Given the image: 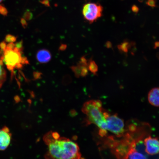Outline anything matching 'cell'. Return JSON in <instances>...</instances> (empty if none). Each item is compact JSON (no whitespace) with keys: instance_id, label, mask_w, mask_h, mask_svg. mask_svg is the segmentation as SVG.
<instances>
[{"instance_id":"4","label":"cell","mask_w":159,"mask_h":159,"mask_svg":"<svg viewBox=\"0 0 159 159\" xmlns=\"http://www.w3.org/2000/svg\"><path fill=\"white\" fill-rule=\"evenodd\" d=\"M104 115L106 119L107 131H110L118 137L124 136L125 129L123 120L117 114L111 115L105 110Z\"/></svg>"},{"instance_id":"2","label":"cell","mask_w":159,"mask_h":159,"mask_svg":"<svg viewBox=\"0 0 159 159\" xmlns=\"http://www.w3.org/2000/svg\"><path fill=\"white\" fill-rule=\"evenodd\" d=\"M82 111L87 115L86 124H94L100 130L107 132L106 122L104 115L105 110L99 100H90L84 103Z\"/></svg>"},{"instance_id":"13","label":"cell","mask_w":159,"mask_h":159,"mask_svg":"<svg viewBox=\"0 0 159 159\" xmlns=\"http://www.w3.org/2000/svg\"><path fill=\"white\" fill-rule=\"evenodd\" d=\"M71 69L72 71L74 72L76 77L79 78L81 77V72L82 68L79 66L78 65L73 66L71 67Z\"/></svg>"},{"instance_id":"12","label":"cell","mask_w":159,"mask_h":159,"mask_svg":"<svg viewBox=\"0 0 159 159\" xmlns=\"http://www.w3.org/2000/svg\"><path fill=\"white\" fill-rule=\"evenodd\" d=\"M88 67L89 70L94 75H96L98 72V66L94 60H90L88 63Z\"/></svg>"},{"instance_id":"14","label":"cell","mask_w":159,"mask_h":159,"mask_svg":"<svg viewBox=\"0 0 159 159\" xmlns=\"http://www.w3.org/2000/svg\"><path fill=\"white\" fill-rule=\"evenodd\" d=\"M33 14L29 10H27L24 13L23 18L26 20L29 21L32 19L33 18Z\"/></svg>"},{"instance_id":"9","label":"cell","mask_w":159,"mask_h":159,"mask_svg":"<svg viewBox=\"0 0 159 159\" xmlns=\"http://www.w3.org/2000/svg\"><path fill=\"white\" fill-rule=\"evenodd\" d=\"M52 58V55L49 51L46 49L39 50L36 54L38 61L41 63H46L49 62Z\"/></svg>"},{"instance_id":"11","label":"cell","mask_w":159,"mask_h":159,"mask_svg":"<svg viewBox=\"0 0 159 159\" xmlns=\"http://www.w3.org/2000/svg\"><path fill=\"white\" fill-rule=\"evenodd\" d=\"M130 150L129 154V159H147L146 157L142 154L137 151L134 148L135 141Z\"/></svg>"},{"instance_id":"26","label":"cell","mask_w":159,"mask_h":159,"mask_svg":"<svg viewBox=\"0 0 159 159\" xmlns=\"http://www.w3.org/2000/svg\"><path fill=\"white\" fill-rule=\"evenodd\" d=\"M3 1V0H0V3H1Z\"/></svg>"},{"instance_id":"18","label":"cell","mask_w":159,"mask_h":159,"mask_svg":"<svg viewBox=\"0 0 159 159\" xmlns=\"http://www.w3.org/2000/svg\"><path fill=\"white\" fill-rule=\"evenodd\" d=\"M16 38L14 36L11 35H8L6 37V41L7 42H13L15 41Z\"/></svg>"},{"instance_id":"23","label":"cell","mask_w":159,"mask_h":159,"mask_svg":"<svg viewBox=\"0 0 159 159\" xmlns=\"http://www.w3.org/2000/svg\"><path fill=\"white\" fill-rule=\"evenodd\" d=\"M67 46L66 44H62L60 45L59 47V50L60 51H64L66 49Z\"/></svg>"},{"instance_id":"7","label":"cell","mask_w":159,"mask_h":159,"mask_svg":"<svg viewBox=\"0 0 159 159\" xmlns=\"http://www.w3.org/2000/svg\"><path fill=\"white\" fill-rule=\"evenodd\" d=\"M11 135L7 127H5L0 129V150H4L9 146Z\"/></svg>"},{"instance_id":"1","label":"cell","mask_w":159,"mask_h":159,"mask_svg":"<svg viewBox=\"0 0 159 159\" xmlns=\"http://www.w3.org/2000/svg\"><path fill=\"white\" fill-rule=\"evenodd\" d=\"M44 141L49 146L46 159H80L81 154L76 143L65 138L53 139L52 133L45 135Z\"/></svg>"},{"instance_id":"15","label":"cell","mask_w":159,"mask_h":159,"mask_svg":"<svg viewBox=\"0 0 159 159\" xmlns=\"http://www.w3.org/2000/svg\"><path fill=\"white\" fill-rule=\"evenodd\" d=\"M8 10L4 5H0V14L3 15V16H6L8 15Z\"/></svg>"},{"instance_id":"27","label":"cell","mask_w":159,"mask_h":159,"mask_svg":"<svg viewBox=\"0 0 159 159\" xmlns=\"http://www.w3.org/2000/svg\"><path fill=\"white\" fill-rule=\"evenodd\" d=\"M81 158V159H84V158Z\"/></svg>"},{"instance_id":"25","label":"cell","mask_w":159,"mask_h":159,"mask_svg":"<svg viewBox=\"0 0 159 159\" xmlns=\"http://www.w3.org/2000/svg\"><path fill=\"white\" fill-rule=\"evenodd\" d=\"M63 81H64L63 83H65L66 81H67L66 84H68V83L70 82V77L67 76L66 77H65V79L63 80Z\"/></svg>"},{"instance_id":"16","label":"cell","mask_w":159,"mask_h":159,"mask_svg":"<svg viewBox=\"0 0 159 159\" xmlns=\"http://www.w3.org/2000/svg\"><path fill=\"white\" fill-rule=\"evenodd\" d=\"M146 4L151 8H156L157 7L156 0H147Z\"/></svg>"},{"instance_id":"19","label":"cell","mask_w":159,"mask_h":159,"mask_svg":"<svg viewBox=\"0 0 159 159\" xmlns=\"http://www.w3.org/2000/svg\"><path fill=\"white\" fill-rule=\"evenodd\" d=\"M39 2L46 7H50L49 0H41L39 1Z\"/></svg>"},{"instance_id":"21","label":"cell","mask_w":159,"mask_h":159,"mask_svg":"<svg viewBox=\"0 0 159 159\" xmlns=\"http://www.w3.org/2000/svg\"><path fill=\"white\" fill-rule=\"evenodd\" d=\"M21 22L22 25L24 28H25L27 26V23L26 20L23 18L21 19Z\"/></svg>"},{"instance_id":"3","label":"cell","mask_w":159,"mask_h":159,"mask_svg":"<svg viewBox=\"0 0 159 159\" xmlns=\"http://www.w3.org/2000/svg\"><path fill=\"white\" fill-rule=\"evenodd\" d=\"M22 50L13 42H10L3 50V61L8 70L13 71L15 68H21L23 64L29 63L26 58L22 57Z\"/></svg>"},{"instance_id":"22","label":"cell","mask_w":159,"mask_h":159,"mask_svg":"<svg viewBox=\"0 0 159 159\" xmlns=\"http://www.w3.org/2000/svg\"><path fill=\"white\" fill-rule=\"evenodd\" d=\"M52 135L53 139L55 140H57L60 138V136L59 134L57 132H52Z\"/></svg>"},{"instance_id":"8","label":"cell","mask_w":159,"mask_h":159,"mask_svg":"<svg viewBox=\"0 0 159 159\" xmlns=\"http://www.w3.org/2000/svg\"><path fill=\"white\" fill-rule=\"evenodd\" d=\"M148 100L150 104L153 106L159 107V88L152 89L148 93Z\"/></svg>"},{"instance_id":"10","label":"cell","mask_w":159,"mask_h":159,"mask_svg":"<svg viewBox=\"0 0 159 159\" xmlns=\"http://www.w3.org/2000/svg\"><path fill=\"white\" fill-rule=\"evenodd\" d=\"M6 79V72L3 65V55L0 51V88L3 85Z\"/></svg>"},{"instance_id":"20","label":"cell","mask_w":159,"mask_h":159,"mask_svg":"<svg viewBox=\"0 0 159 159\" xmlns=\"http://www.w3.org/2000/svg\"><path fill=\"white\" fill-rule=\"evenodd\" d=\"M131 9H132L133 12L134 13L137 14L139 12V8L137 6H136V5H133Z\"/></svg>"},{"instance_id":"24","label":"cell","mask_w":159,"mask_h":159,"mask_svg":"<svg viewBox=\"0 0 159 159\" xmlns=\"http://www.w3.org/2000/svg\"><path fill=\"white\" fill-rule=\"evenodd\" d=\"M34 76L36 79H39L41 76V73L39 72H35L34 73Z\"/></svg>"},{"instance_id":"5","label":"cell","mask_w":159,"mask_h":159,"mask_svg":"<svg viewBox=\"0 0 159 159\" xmlns=\"http://www.w3.org/2000/svg\"><path fill=\"white\" fill-rule=\"evenodd\" d=\"M103 10V6L100 4L88 3L83 7L82 14L85 19L92 24L101 17Z\"/></svg>"},{"instance_id":"28","label":"cell","mask_w":159,"mask_h":159,"mask_svg":"<svg viewBox=\"0 0 159 159\" xmlns=\"http://www.w3.org/2000/svg\"><path fill=\"white\" fill-rule=\"evenodd\" d=\"M122 1H123V0H122Z\"/></svg>"},{"instance_id":"17","label":"cell","mask_w":159,"mask_h":159,"mask_svg":"<svg viewBox=\"0 0 159 159\" xmlns=\"http://www.w3.org/2000/svg\"><path fill=\"white\" fill-rule=\"evenodd\" d=\"M89 70L88 67H85L83 68L81 70V76L82 77L86 76L88 75Z\"/></svg>"},{"instance_id":"6","label":"cell","mask_w":159,"mask_h":159,"mask_svg":"<svg viewBox=\"0 0 159 159\" xmlns=\"http://www.w3.org/2000/svg\"><path fill=\"white\" fill-rule=\"evenodd\" d=\"M144 143L147 154L150 155L159 154V140L158 138L148 136L144 139Z\"/></svg>"}]
</instances>
